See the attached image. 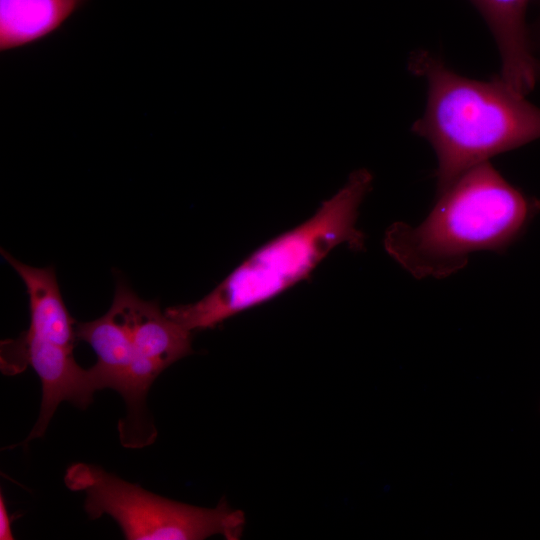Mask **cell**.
I'll use <instances>...</instances> for the list:
<instances>
[{
    "label": "cell",
    "mask_w": 540,
    "mask_h": 540,
    "mask_svg": "<svg viewBox=\"0 0 540 540\" xmlns=\"http://www.w3.org/2000/svg\"><path fill=\"white\" fill-rule=\"evenodd\" d=\"M540 212V200L507 181L490 161L462 173L417 226L395 222L385 231L388 255L416 279L447 278L471 254H503Z\"/></svg>",
    "instance_id": "cell-1"
},
{
    "label": "cell",
    "mask_w": 540,
    "mask_h": 540,
    "mask_svg": "<svg viewBox=\"0 0 540 540\" xmlns=\"http://www.w3.org/2000/svg\"><path fill=\"white\" fill-rule=\"evenodd\" d=\"M409 71L425 80L427 102L411 131L432 146L437 194L462 173L540 139V107L500 76H463L431 52L411 54Z\"/></svg>",
    "instance_id": "cell-2"
},
{
    "label": "cell",
    "mask_w": 540,
    "mask_h": 540,
    "mask_svg": "<svg viewBox=\"0 0 540 540\" xmlns=\"http://www.w3.org/2000/svg\"><path fill=\"white\" fill-rule=\"evenodd\" d=\"M372 182L367 169L353 171L312 217L262 245L199 301L168 307L165 314L191 332L213 328L307 278L337 246L364 250L357 220Z\"/></svg>",
    "instance_id": "cell-3"
},
{
    "label": "cell",
    "mask_w": 540,
    "mask_h": 540,
    "mask_svg": "<svg viewBox=\"0 0 540 540\" xmlns=\"http://www.w3.org/2000/svg\"><path fill=\"white\" fill-rule=\"evenodd\" d=\"M67 488L85 495L92 520L111 517L128 540H202L214 535L238 539L245 517L221 502L202 508L151 493L88 463H73L65 473Z\"/></svg>",
    "instance_id": "cell-4"
},
{
    "label": "cell",
    "mask_w": 540,
    "mask_h": 540,
    "mask_svg": "<svg viewBox=\"0 0 540 540\" xmlns=\"http://www.w3.org/2000/svg\"><path fill=\"white\" fill-rule=\"evenodd\" d=\"M27 366L40 378L42 401L39 417L23 444L45 434L60 403L67 401L85 409L99 390L91 367L78 365L72 350L25 331L17 339L1 343V370L15 375Z\"/></svg>",
    "instance_id": "cell-5"
},
{
    "label": "cell",
    "mask_w": 540,
    "mask_h": 540,
    "mask_svg": "<svg viewBox=\"0 0 540 540\" xmlns=\"http://www.w3.org/2000/svg\"><path fill=\"white\" fill-rule=\"evenodd\" d=\"M126 331L141 358L159 373L192 353V332L170 319L156 301L141 299L118 279L108 310Z\"/></svg>",
    "instance_id": "cell-6"
},
{
    "label": "cell",
    "mask_w": 540,
    "mask_h": 540,
    "mask_svg": "<svg viewBox=\"0 0 540 540\" xmlns=\"http://www.w3.org/2000/svg\"><path fill=\"white\" fill-rule=\"evenodd\" d=\"M486 22L501 59L500 77L521 94L540 80V60L530 39L527 11L533 0H468Z\"/></svg>",
    "instance_id": "cell-7"
},
{
    "label": "cell",
    "mask_w": 540,
    "mask_h": 540,
    "mask_svg": "<svg viewBox=\"0 0 540 540\" xmlns=\"http://www.w3.org/2000/svg\"><path fill=\"white\" fill-rule=\"evenodd\" d=\"M1 254L26 287L30 309V324L26 331L73 351L78 340L76 322L64 303L54 268L24 264L4 249Z\"/></svg>",
    "instance_id": "cell-8"
},
{
    "label": "cell",
    "mask_w": 540,
    "mask_h": 540,
    "mask_svg": "<svg viewBox=\"0 0 540 540\" xmlns=\"http://www.w3.org/2000/svg\"><path fill=\"white\" fill-rule=\"evenodd\" d=\"M88 0H0V52L33 45L53 34Z\"/></svg>",
    "instance_id": "cell-9"
},
{
    "label": "cell",
    "mask_w": 540,
    "mask_h": 540,
    "mask_svg": "<svg viewBox=\"0 0 540 540\" xmlns=\"http://www.w3.org/2000/svg\"><path fill=\"white\" fill-rule=\"evenodd\" d=\"M12 515L9 514L5 503L4 496L0 497V539L11 540L14 539L12 532Z\"/></svg>",
    "instance_id": "cell-10"
},
{
    "label": "cell",
    "mask_w": 540,
    "mask_h": 540,
    "mask_svg": "<svg viewBox=\"0 0 540 540\" xmlns=\"http://www.w3.org/2000/svg\"><path fill=\"white\" fill-rule=\"evenodd\" d=\"M537 4L538 15L535 21L531 25H529V31L533 51L536 57L540 60V0H537Z\"/></svg>",
    "instance_id": "cell-11"
}]
</instances>
